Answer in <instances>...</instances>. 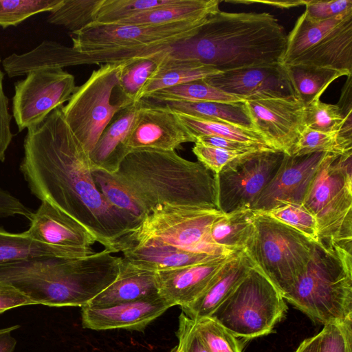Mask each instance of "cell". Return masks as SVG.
I'll list each match as a JSON object with an SVG mask.
<instances>
[{
    "mask_svg": "<svg viewBox=\"0 0 352 352\" xmlns=\"http://www.w3.org/2000/svg\"><path fill=\"white\" fill-rule=\"evenodd\" d=\"M352 151V136L340 131L324 133L305 127L289 155L312 153L342 154Z\"/></svg>",
    "mask_w": 352,
    "mask_h": 352,
    "instance_id": "35",
    "label": "cell"
},
{
    "mask_svg": "<svg viewBox=\"0 0 352 352\" xmlns=\"http://www.w3.org/2000/svg\"><path fill=\"white\" fill-rule=\"evenodd\" d=\"M285 153L262 149L241 154L214 175L218 210L229 213L252 209L278 170Z\"/></svg>",
    "mask_w": 352,
    "mask_h": 352,
    "instance_id": "12",
    "label": "cell"
},
{
    "mask_svg": "<svg viewBox=\"0 0 352 352\" xmlns=\"http://www.w3.org/2000/svg\"><path fill=\"white\" fill-rule=\"evenodd\" d=\"M1 58L0 56V64ZM5 74L0 67V162H4L6 151L12 142L13 134L10 129L12 116L8 111L9 100L3 89Z\"/></svg>",
    "mask_w": 352,
    "mask_h": 352,
    "instance_id": "46",
    "label": "cell"
},
{
    "mask_svg": "<svg viewBox=\"0 0 352 352\" xmlns=\"http://www.w3.org/2000/svg\"><path fill=\"white\" fill-rule=\"evenodd\" d=\"M283 66L296 98L305 107L320 100L328 86L344 76L338 71L324 67L301 65Z\"/></svg>",
    "mask_w": 352,
    "mask_h": 352,
    "instance_id": "29",
    "label": "cell"
},
{
    "mask_svg": "<svg viewBox=\"0 0 352 352\" xmlns=\"http://www.w3.org/2000/svg\"><path fill=\"white\" fill-rule=\"evenodd\" d=\"M122 257L144 270L158 272L199 264L223 256L179 251L164 246L129 245L120 251ZM228 256V255H227Z\"/></svg>",
    "mask_w": 352,
    "mask_h": 352,
    "instance_id": "25",
    "label": "cell"
},
{
    "mask_svg": "<svg viewBox=\"0 0 352 352\" xmlns=\"http://www.w3.org/2000/svg\"><path fill=\"white\" fill-rule=\"evenodd\" d=\"M37 256L77 258L64 249L32 239L25 231L12 233L0 228V264Z\"/></svg>",
    "mask_w": 352,
    "mask_h": 352,
    "instance_id": "30",
    "label": "cell"
},
{
    "mask_svg": "<svg viewBox=\"0 0 352 352\" xmlns=\"http://www.w3.org/2000/svg\"><path fill=\"white\" fill-rule=\"evenodd\" d=\"M14 84L12 113L21 132L39 122L68 101L77 86L74 76L61 68L32 70Z\"/></svg>",
    "mask_w": 352,
    "mask_h": 352,
    "instance_id": "13",
    "label": "cell"
},
{
    "mask_svg": "<svg viewBox=\"0 0 352 352\" xmlns=\"http://www.w3.org/2000/svg\"><path fill=\"white\" fill-rule=\"evenodd\" d=\"M16 344V340L11 331L0 334V352H14Z\"/></svg>",
    "mask_w": 352,
    "mask_h": 352,
    "instance_id": "50",
    "label": "cell"
},
{
    "mask_svg": "<svg viewBox=\"0 0 352 352\" xmlns=\"http://www.w3.org/2000/svg\"><path fill=\"white\" fill-rule=\"evenodd\" d=\"M210 85L243 101L296 97L282 64L245 67L205 79Z\"/></svg>",
    "mask_w": 352,
    "mask_h": 352,
    "instance_id": "17",
    "label": "cell"
},
{
    "mask_svg": "<svg viewBox=\"0 0 352 352\" xmlns=\"http://www.w3.org/2000/svg\"><path fill=\"white\" fill-rule=\"evenodd\" d=\"M349 118H352V116H345L338 104L322 102L320 100L305 106L304 109L305 126L320 132H339Z\"/></svg>",
    "mask_w": 352,
    "mask_h": 352,
    "instance_id": "38",
    "label": "cell"
},
{
    "mask_svg": "<svg viewBox=\"0 0 352 352\" xmlns=\"http://www.w3.org/2000/svg\"><path fill=\"white\" fill-rule=\"evenodd\" d=\"M26 234L32 239L64 249L76 257L94 254L96 237L76 219L47 202L41 201L32 213Z\"/></svg>",
    "mask_w": 352,
    "mask_h": 352,
    "instance_id": "16",
    "label": "cell"
},
{
    "mask_svg": "<svg viewBox=\"0 0 352 352\" xmlns=\"http://www.w3.org/2000/svg\"><path fill=\"white\" fill-rule=\"evenodd\" d=\"M177 0H103L98 8L95 23H116L138 13L166 6Z\"/></svg>",
    "mask_w": 352,
    "mask_h": 352,
    "instance_id": "37",
    "label": "cell"
},
{
    "mask_svg": "<svg viewBox=\"0 0 352 352\" xmlns=\"http://www.w3.org/2000/svg\"><path fill=\"white\" fill-rule=\"evenodd\" d=\"M173 307L160 295L103 308L81 307L82 325L93 330L143 331Z\"/></svg>",
    "mask_w": 352,
    "mask_h": 352,
    "instance_id": "19",
    "label": "cell"
},
{
    "mask_svg": "<svg viewBox=\"0 0 352 352\" xmlns=\"http://www.w3.org/2000/svg\"><path fill=\"white\" fill-rule=\"evenodd\" d=\"M62 107L28 129L21 171L34 196L76 219L115 254L120 239L140 221L110 206L100 192L89 153L69 129Z\"/></svg>",
    "mask_w": 352,
    "mask_h": 352,
    "instance_id": "1",
    "label": "cell"
},
{
    "mask_svg": "<svg viewBox=\"0 0 352 352\" xmlns=\"http://www.w3.org/2000/svg\"><path fill=\"white\" fill-rule=\"evenodd\" d=\"M92 175L96 185L108 204L124 214L141 221L146 216L128 190L113 174L93 168Z\"/></svg>",
    "mask_w": 352,
    "mask_h": 352,
    "instance_id": "34",
    "label": "cell"
},
{
    "mask_svg": "<svg viewBox=\"0 0 352 352\" xmlns=\"http://www.w3.org/2000/svg\"><path fill=\"white\" fill-rule=\"evenodd\" d=\"M167 52L162 54L156 69L138 94L134 102L146 100L159 90L206 79L221 73L192 60L170 56Z\"/></svg>",
    "mask_w": 352,
    "mask_h": 352,
    "instance_id": "24",
    "label": "cell"
},
{
    "mask_svg": "<svg viewBox=\"0 0 352 352\" xmlns=\"http://www.w3.org/2000/svg\"><path fill=\"white\" fill-rule=\"evenodd\" d=\"M194 324L209 352H243L237 338L211 318L194 320Z\"/></svg>",
    "mask_w": 352,
    "mask_h": 352,
    "instance_id": "40",
    "label": "cell"
},
{
    "mask_svg": "<svg viewBox=\"0 0 352 352\" xmlns=\"http://www.w3.org/2000/svg\"><path fill=\"white\" fill-rule=\"evenodd\" d=\"M141 100L121 110L111 120L89 153L93 168L116 173L129 154L127 140L136 119Z\"/></svg>",
    "mask_w": 352,
    "mask_h": 352,
    "instance_id": "22",
    "label": "cell"
},
{
    "mask_svg": "<svg viewBox=\"0 0 352 352\" xmlns=\"http://www.w3.org/2000/svg\"><path fill=\"white\" fill-rule=\"evenodd\" d=\"M306 17L314 21H324L352 10V0L306 1Z\"/></svg>",
    "mask_w": 352,
    "mask_h": 352,
    "instance_id": "45",
    "label": "cell"
},
{
    "mask_svg": "<svg viewBox=\"0 0 352 352\" xmlns=\"http://www.w3.org/2000/svg\"><path fill=\"white\" fill-rule=\"evenodd\" d=\"M19 327H20L19 325L16 324V325H14V326L6 327V328L0 329V334L4 333H6V332H9V331L12 332V331H13L14 330H16Z\"/></svg>",
    "mask_w": 352,
    "mask_h": 352,
    "instance_id": "52",
    "label": "cell"
},
{
    "mask_svg": "<svg viewBox=\"0 0 352 352\" xmlns=\"http://www.w3.org/2000/svg\"><path fill=\"white\" fill-rule=\"evenodd\" d=\"M255 215L249 208L223 213L212 225L213 241L232 251L243 250L254 233Z\"/></svg>",
    "mask_w": 352,
    "mask_h": 352,
    "instance_id": "28",
    "label": "cell"
},
{
    "mask_svg": "<svg viewBox=\"0 0 352 352\" xmlns=\"http://www.w3.org/2000/svg\"><path fill=\"white\" fill-rule=\"evenodd\" d=\"M183 125L195 139L212 135L272 148L256 131L239 126L175 113ZM274 149V148H273Z\"/></svg>",
    "mask_w": 352,
    "mask_h": 352,
    "instance_id": "31",
    "label": "cell"
},
{
    "mask_svg": "<svg viewBox=\"0 0 352 352\" xmlns=\"http://www.w3.org/2000/svg\"><path fill=\"white\" fill-rule=\"evenodd\" d=\"M351 250L315 243L308 264L284 299L323 325L352 319Z\"/></svg>",
    "mask_w": 352,
    "mask_h": 352,
    "instance_id": "4",
    "label": "cell"
},
{
    "mask_svg": "<svg viewBox=\"0 0 352 352\" xmlns=\"http://www.w3.org/2000/svg\"><path fill=\"white\" fill-rule=\"evenodd\" d=\"M157 102L177 113L206 120L228 123L254 130L244 102L163 101Z\"/></svg>",
    "mask_w": 352,
    "mask_h": 352,
    "instance_id": "27",
    "label": "cell"
},
{
    "mask_svg": "<svg viewBox=\"0 0 352 352\" xmlns=\"http://www.w3.org/2000/svg\"><path fill=\"white\" fill-rule=\"evenodd\" d=\"M186 142L195 143V139L175 112L141 100L126 142L128 153L140 150L173 151Z\"/></svg>",
    "mask_w": 352,
    "mask_h": 352,
    "instance_id": "15",
    "label": "cell"
},
{
    "mask_svg": "<svg viewBox=\"0 0 352 352\" xmlns=\"http://www.w3.org/2000/svg\"><path fill=\"white\" fill-rule=\"evenodd\" d=\"M128 62L101 65L62 107L66 124L89 154L115 115L135 103L120 87Z\"/></svg>",
    "mask_w": 352,
    "mask_h": 352,
    "instance_id": "7",
    "label": "cell"
},
{
    "mask_svg": "<svg viewBox=\"0 0 352 352\" xmlns=\"http://www.w3.org/2000/svg\"><path fill=\"white\" fill-rule=\"evenodd\" d=\"M281 64L307 65L352 73V10L319 21L302 13L287 35Z\"/></svg>",
    "mask_w": 352,
    "mask_h": 352,
    "instance_id": "9",
    "label": "cell"
},
{
    "mask_svg": "<svg viewBox=\"0 0 352 352\" xmlns=\"http://www.w3.org/2000/svg\"><path fill=\"white\" fill-rule=\"evenodd\" d=\"M253 129L274 149L289 155L304 124V104L296 97L244 101Z\"/></svg>",
    "mask_w": 352,
    "mask_h": 352,
    "instance_id": "14",
    "label": "cell"
},
{
    "mask_svg": "<svg viewBox=\"0 0 352 352\" xmlns=\"http://www.w3.org/2000/svg\"><path fill=\"white\" fill-rule=\"evenodd\" d=\"M287 310L280 292L254 265L209 318L236 338L252 339L270 333Z\"/></svg>",
    "mask_w": 352,
    "mask_h": 352,
    "instance_id": "10",
    "label": "cell"
},
{
    "mask_svg": "<svg viewBox=\"0 0 352 352\" xmlns=\"http://www.w3.org/2000/svg\"><path fill=\"white\" fill-rule=\"evenodd\" d=\"M286 43L283 26L271 14L219 10L190 38L170 47L167 54L223 73L281 64Z\"/></svg>",
    "mask_w": 352,
    "mask_h": 352,
    "instance_id": "2",
    "label": "cell"
},
{
    "mask_svg": "<svg viewBox=\"0 0 352 352\" xmlns=\"http://www.w3.org/2000/svg\"><path fill=\"white\" fill-rule=\"evenodd\" d=\"M223 214L217 209L159 206L120 239L116 253L129 245H151L213 256L232 254L237 251L217 245L211 236L213 222Z\"/></svg>",
    "mask_w": 352,
    "mask_h": 352,
    "instance_id": "5",
    "label": "cell"
},
{
    "mask_svg": "<svg viewBox=\"0 0 352 352\" xmlns=\"http://www.w3.org/2000/svg\"><path fill=\"white\" fill-rule=\"evenodd\" d=\"M219 0H177L175 3L138 13L116 23L161 25L202 20L217 13Z\"/></svg>",
    "mask_w": 352,
    "mask_h": 352,
    "instance_id": "26",
    "label": "cell"
},
{
    "mask_svg": "<svg viewBox=\"0 0 352 352\" xmlns=\"http://www.w3.org/2000/svg\"><path fill=\"white\" fill-rule=\"evenodd\" d=\"M36 305L23 292L10 283H0V314L21 306Z\"/></svg>",
    "mask_w": 352,
    "mask_h": 352,
    "instance_id": "47",
    "label": "cell"
},
{
    "mask_svg": "<svg viewBox=\"0 0 352 352\" xmlns=\"http://www.w3.org/2000/svg\"><path fill=\"white\" fill-rule=\"evenodd\" d=\"M278 8H292L305 4L306 1H260Z\"/></svg>",
    "mask_w": 352,
    "mask_h": 352,
    "instance_id": "51",
    "label": "cell"
},
{
    "mask_svg": "<svg viewBox=\"0 0 352 352\" xmlns=\"http://www.w3.org/2000/svg\"><path fill=\"white\" fill-rule=\"evenodd\" d=\"M254 266L243 250L237 251L193 302L182 307L192 320L210 317Z\"/></svg>",
    "mask_w": 352,
    "mask_h": 352,
    "instance_id": "21",
    "label": "cell"
},
{
    "mask_svg": "<svg viewBox=\"0 0 352 352\" xmlns=\"http://www.w3.org/2000/svg\"><path fill=\"white\" fill-rule=\"evenodd\" d=\"M258 212L291 227L314 243L319 241L317 221L302 204L283 203L269 210Z\"/></svg>",
    "mask_w": 352,
    "mask_h": 352,
    "instance_id": "36",
    "label": "cell"
},
{
    "mask_svg": "<svg viewBox=\"0 0 352 352\" xmlns=\"http://www.w3.org/2000/svg\"><path fill=\"white\" fill-rule=\"evenodd\" d=\"M314 243L291 227L256 211L254 231L243 250L283 297L305 269Z\"/></svg>",
    "mask_w": 352,
    "mask_h": 352,
    "instance_id": "8",
    "label": "cell"
},
{
    "mask_svg": "<svg viewBox=\"0 0 352 352\" xmlns=\"http://www.w3.org/2000/svg\"><path fill=\"white\" fill-rule=\"evenodd\" d=\"M196 141L223 149L243 153L262 149H273L212 135L201 136L197 138Z\"/></svg>",
    "mask_w": 352,
    "mask_h": 352,
    "instance_id": "48",
    "label": "cell"
},
{
    "mask_svg": "<svg viewBox=\"0 0 352 352\" xmlns=\"http://www.w3.org/2000/svg\"><path fill=\"white\" fill-rule=\"evenodd\" d=\"M167 51L126 63L120 80V89L125 96L134 102L138 94L156 69L162 54Z\"/></svg>",
    "mask_w": 352,
    "mask_h": 352,
    "instance_id": "41",
    "label": "cell"
},
{
    "mask_svg": "<svg viewBox=\"0 0 352 352\" xmlns=\"http://www.w3.org/2000/svg\"><path fill=\"white\" fill-rule=\"evenodd\" d=\"M236 252L199 264L155 272L159 295L172 306L189 305Z\"/></svg>",
    "mask_w": 352,
    "mask_h": 352,
    "instance_id": "20",
    "label": "cell"
},
{
    "mask_svg": "<svg viewBox=\"0 0 352 352\" xmlns=\"http://www.w3.org/2000/svg\"><path fill=\"white\" fill-rule=\"evenodd\" d=\"M192 151L199 163L214 175H217L229 162L245 153L209 146L199 141H195Z\"/></svg>",
    "mask_w": 352,
    "mask_h": 352,
    "instance_id": "43",
    "label": "cell"
},
{
    "mask_svg": "<svg viewBox=\"0 0 352 352\" xmlns=\"http://www.w3.org/2000/svg\"><path fill=\"white\" fill-rule=\"evenodd\" d=\"M177 336L178 344L171 352H209L195 327L194 320L183 312L179 317Z\"/></svg>",
    "mask_w": 352,
    "mask_h": 352,
    "instance_id": "44",
    "label": "cell"
},
{
    "mask_svg": "<svg viewBox=\"0 0 352 352\" xmlns=\"http://www.w3.org/2000/svg\"><path fill=\"white\" fill-rule=\"evenodd\" d=\"M62 0H0V27L16 26L40 12H50Z\"/></svg>",
    "mask_w": 352,
    "mask_h": 352,
    "instance_id": "39",
    "label": "cell"
},
{
    "mask_svg": "<svg viewBox=\"0 0 352 352\" xmlns=\"http://www.w3.org/2000/svg\"><path fill=\"white\" fill-rule=\"evenodd\" d=\"M207 19L161 25L94 22L69 35L72 47L80 52L164 50L190 38Z\"/></svg>",
    "mask_w": 352,
    "mask_h": 352,
    "instance_id": "11",
    "label": "cell"
},
{
    "mask_svg": "<svg viewBox=\"0 0 352 352\" xmlns=\"http://www.w3.org/2000/svg\"><path fill=\"white\" fill-rule=\"evenodd\" d=\"M113 175L145 215L164 204L218 210L215 176L175 151H132Z\"/></svg>",
    "mask_w": 352,
    "mask_h": 352,
    "instance_id": "3",
    "label": "cell"
},
{
    "mask_svg": "<svg viewBox=\"0 0 352 352\" xmlns=\"http://www.w3.org/2000/svg\"><path fill=\"white\" fill-rule=\"evenodd\" d=\"M325 153H285L275 175L252 210L265 212L283 203L302 204L308 188L325 157Z\"/></svg>",
    "mask_w": 352,
    "mask_h": 352,
    "instance_id": "18",
    "label": "cell"
},
{
    "mask_svg": "<svg viewBox=\"0 0 352 352\" xmlns=\"http://www.w3.org/2000/svg\"><path fill=\"white\" fill-rule=\"evenodd\" d=\"M319 352H352V319L324 325Z\"/></svg>",
    "mask_w": 352,
    "mask_h": 352,
    "instance_id": "42",
    "label": "cell"
},
{
    "mask_svg": "<svg viewBox=\"0 0 352 352\" xmlns=\"http://www.w3.org/2000/svg\"><path fill=\"white\" fill-rule=\"evenodd\" d=\"M156 102H244L241 98L226 93L210 85L205 79L165 88L152 94L146 100Z\"/></svg>",
    "mask_w": 352,
    "mask_h": 352,
    "instance_id": "32",
    "label": "cell"
},
{
    "mask_svg": "<svg viewBox=\"0 0 352 352\" xmlns=\"http://www.w3.org/2000/svg\"><path fill=\"white\" fill-rule=\"evenodd\" d=\"M321 333L303 340L295 352H319Z\"/></svg>",
    "mask_w": 352,
    "mask_h": 352,
    "instance_id": "49",
    "label": "cell"
},
{
    "mask_svg": "<svg viewBox=\"0 0 352 352\" xmlns=\"http://www.w3.org/2000/svg\"><path fill=\"white\" fill-rule=\"evenodd\" d=\"M302 204L317 221L318 242L352 248V151L326 154Z\"/></svg>",
    "mask_w": 352,
    "mask_h": 352,
    "instance_id": "6",
    "label": "cell"
},
{
    "mask_svg": "<svg viewBox=\"0 0 352 352\" xmlns=\"http://www.w3.org/2000/svg\"><path fill=\"white\" fill-rule=\"evenodd\" d=\"M103 0H62L50 11L48 23L63 26L70 32L95 22L96 12Z\"/></svg>",
    "mask_w": 352,
    "mask_h": 352,
    "instance_id": "33",
    "label": "cell"
},
{
    "mask_svg": "<svg viewBox=\"0 0 352 352\" xmlns=\"http://www.w3.org/2000/svg\"><path fill=\"white\" fill-rule=\"evenodd\" d=\"M157 295L155 272L140 268L122 257L116 279L86 306L108 307Z\"/></svg>",
    "mask_w": 352,
    "mask_h": 352,
    "instance_id": "23",
    "label": "cell"
}]
</instances>
